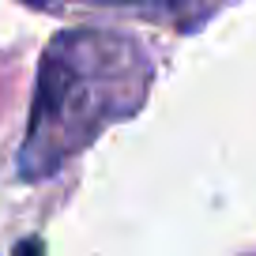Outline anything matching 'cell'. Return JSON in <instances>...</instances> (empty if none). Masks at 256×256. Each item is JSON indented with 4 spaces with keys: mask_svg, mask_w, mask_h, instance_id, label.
<instances>
[{
    "mask_svg": "<svg viewBox=\"0 0 256 256\" xmlns=\"http://www.w3.org/2000/svg\"><path fill=\"white\" fill-rule=\"evenodd\" d=\"M26 8H38V12H60L64 4H72V0H23Z\"/></svg>",
    "mask_w": 256,
    "mask_h": 256,
    "instance_id": "obj_3",
    "label": "cell"
},
{
    "mask_svg": "<svg viewBox=\"0 0 256 256\" xmlns=\"http://www.w3.org/2000/svg\"><path fill=\"white\" fill-rule=\"evenodd\" d=\"M113 8H136L147 19H162V23L188 26V16L200 12V0H110Z\"/></svg>",
    "mask_w": 256,
    "mask_h": 256,
    "instance_id": "obj_2",
    "label": "cell"
},
{
    "mask_svg": "<svg viewBox=\"0 0 256 256\" xmlns=\"http://www.w3.org/2000/svg\"><path fill=\"white\" fill-rule=\"evenodd\" d=\"M147 87L151 60L140 42L102 26L60 30L38 64L26 140L16 158L19 177H53L110 124L140 113Z\"/></svg>",
    "mask_w": 256,
    "mask_h": 256,
    "instance_id": "obj_1",
    "label": "cell"
}]
</instances>
